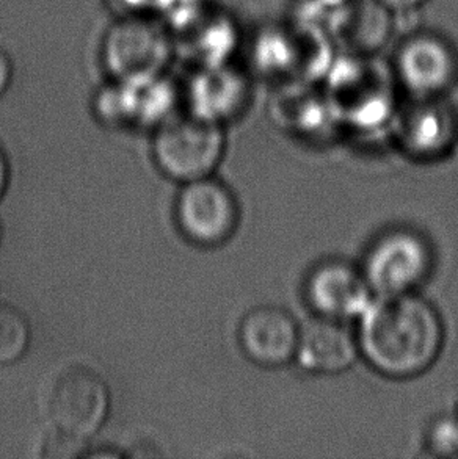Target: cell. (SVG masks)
Segmentation results:
<instances>
[{"mask_svg": "<svg viewBox=\"0 0 458 459\" xmlns=\"http://www.w3.org/2000/svg\"><path fill=\"white\" fill-rule=\"evenodd\" d=\"M359 320V353L388 378H413L426 372L445 341L438 312L415 293L374 297Z\"/></svg>", "mask_w": 458, "mask_h": 459, "instance_id": "6da1fadb", "label": "cell"}, {"mask_svg": "<svg viewBox=\"0 0 458 459\" xmlns=\"http://www.w3.org/2000/svg\"><path fill=\"white\" fill-rule=\"evenodd\" d=\"M432 265V248L421 234L394 230L372 243L359 268L375 297H397L415 292Z\"/></svg>", "mask_w": 458, "mask_h": 459, "instance_id": "7a4b0ae2", "label": "cell"}, {"mask_svg": "<svg viewBox=\"0 0 458 459\" xmlns=\"http://www.w3.org/2000/svg\"><path fill=\"white\" fill-rule=\"evenodd\" d=\"M224 151L220 125L195 115L165 121L153 144L154 159L162 171L184 184L211 176Z\"/></svg>", "mask_w": 458, "mask_h": 459, "instance_id": "3957f363", "label": "cell"}, {"mask_svg": "<svg viewBox=\"0 0 458 459\" xmlns=\"http://www.w3.org/2000/svg\"><path fill=\"white\" fill-rule=\"evenodd\" d=\"M101 52L113 81L140 79L163 73L172 60V41L157 22L132 14L107 30Z\"/></svg>", "mask_w": 458, "mask_h": 459, "instance_id": "277c9868", "label": "cell"}, {"mask_svg": "<svg viewBox=\"0 0 458 459\" xmlns=\"http://www.w3.org/2000/svg\"><path fill=\"white\" fill-rule=\"evenodd\" d=\"M110 394L92 368H65L50 387L48 414L57 431L87 441L106 422Z\"/></svg>", "mask_w": 458, "mask_h": 459, "instance_id": "5b68a950", "label": "cell"}, {"mask_svg": "<svg viewBox=\"0 0 458 459\" xmlns=\"http://www.w3.org/2000/svg\"><path fill=\"white\" fill-rule=\"evenodd\" d=\"M174 215L187 240L199 247H217L237 228L239 205L224 182L206 176L186 182L176 199Z\"/></svg>", "mask_w": 458, "mask_h": 459, "instance_id": "8992f818", "label": "cell"}, {"mask_svg": "<svg viewBox=\"0 0 458 459\" xmlns=\"http://www.w3.org/2000/svg\"><path fill=\"white\" fill-rule=\"evenodd\" d=\"M394 73L415 98H440L457 81V52L438 33L411 31L394 54Z\"/></svg>", "mask_w": 458, "mask_h": 459, "instance_id": "52a82bcc", "label": "cell"}, {"mask_svg": "<svg viewBox=\"0 0 458 459\" xmlns=\"http://www.w3.org/2000/svg\"><path fill=\"white\" fill-rule=\"evenodd\" d=\"M306 301L316 316L338 320L355 318L374 299L361 268L344 261H325L313 268L306 286Z\"/></svg>", "mask_w": 458, "mask_h": 459, "instance_id": "ba28073f", "label": "cell"}, {"mask_svg": "<svg viewBox=\"0 0 458 459\" xmlns=\"http://www.w3.org/2000/svg\"><path fill=\"white\" fill-rule=\"evenodd\" d=\"M300 325L285 309L260 306L242 318L239 342L248 359L264 367L287 364L297 353Z\"/></svg>", "mask_w": 458, "mask_h": 459, "instance_id": "9c48e42d", "label": "cell"}, {"mask_svg": "<svg viewBox=\"0 0 458 459\" xmlns=\"http://www.w3.org/2000/svg\"><path fill=\"white\" fill-rule=\"evenodd\" d=\"M358 354V337L346 320L316 316L300 326L295 358L310 372H344Z\"/></svg>", "mask_w": 458, "mask_h": 459, "instance_id": "30bf717a", "label": "cell"}, {"mask_svg": "<svg viewBox=\"0 0 458 459\" xmlns=\"http://www.w3.org/2000/svg\"><path fill=\"white\" fill-rule=\"evenodd\" d=\"M248 85L243 75L228 65L203 66L186 90L190 115L212 123H224L242 110L247 100Z\"/></svg>", "mask_w": 458, "mask_h": 459, "instance_id": "8fae6325", "label": "cell"}, {"mask_svg": "<svg viewBox=\"0 0 458 459\" xmlns=\"http://www.w3.org/2000/svg\"><path fill=\"white\" fill-rule=\"evenodd\" d=\"M401 134L410 150L421 154L446 148L454 134L449 107L440 98H415L403 112Z\"/></svg>", "mask_w": 458, "mask_h": 459, "instance_id": "7c38bea8", "label": "cell"}, {"mask_svg": "<svg viewBox=\"0 0 458 459\" xmlns=\"http://www.w3.org/2000/svg\"><path fill=\"white\" fill-rule=\"evenodd\" d=\"M350 6L341 22L347 41L363 54L377 52L394 30L392 10L378 0H361Z\"/></svg>", "mask_w": 458, "mask_h": 459, "instance_id": "4fadbf2b", "label": "cell"}, {"mask_svg": "<svg viewBox=\"0 0 458 459\" xmlns=\"http://www.w3.org/2000/svg\"><path fill=\"white\" fill-rule=\"evenodd\" d=\"M195 31L193 41L203 66L225 65L237 43L234 25L226 19L211 18L197 25Z\"/></svg>", "mask_w": 458, "mask_h": 459, "instance_id": "5bb4252c", "label": "cell"}, {"mask_svg": "<svg viewBox=\"0 0 458 459\" xmlns=\"http://www.w3.org/2000/svg\"><path fill=\"white\" fill-rule=\"evenodd\" d=\"M31 342V326L22 312L0 305V366H8L24 356Z\"/></svg>", "mask_w": 458, "mask_h": 459, "instance_id": "9a60e30c", "label": "cell"}, {"mask_svg": "<svg viewBox=\"0 0 458 459\" xmlns=\"http://www.w3.org/2000/svg\"><path fill=\"white\" fill-rule=\"evenodd\" d=\"M428 448L435 455L458 454V420L453 417L436 420L428 433Z\"/></svg>", "mask_w": 458, "mask_h": 459, "instance_id": "2e32d148", "label": "cell"}, {"mask_svg": "<svg viewBox=\"0 0 458 459\" xmlns=\"http://www.w3.org/2000/svg\"><path fill=\"white\" fill-rule=\"evenodd\" d=\"M84 442V439L75 436L56 431V436H52L48 441V446L44 447V455L50 458H75L82 454Z\"/></svg>", "mask_w": 458, "mask_h": 459, "instance_id": "e0dca14e", "label": "cell"}, {"mask_svg": "<svg viewBox=\"0 0 458 459\" xmlns=\"http://www.w3.org/2000/svg\"><path fill=\"white\" fill-rule=\"evenodd\" d=\"M124 5L132 10L134 14H143L145 12H162V8L167 4V0H121Z\"/></svg>", "mask_w": 458, "mask_h": 459, "instance_id": "ac0fdd59", "label": "cell"}, {"mask_svg": "<svg viewBox=\"0 0 458 459\" xmlns=\"http://www.w3.org/2000/svg\"><path fill=\"white\" fill-rule=\"evenodd\" d=\"M13 79V62L5 49L0 48V96L5 93Z\"/></svg>", "mask_w": 458, "mask_h": 459, "instance_id": "d6986e66", "label": "cell"}, {"mask_svg": "<svg viewBox=\"0 0 458 459\" xmlns=\"http://www.w3.org/2000/svg\"><path fill=\"white\" fill-rule=\"evenodd\" d=\"M383 5L388 6L392 12H413L418 6H421L427 0H378Z\"/></svg>", "mask_w": 458, "mask_h": 459, "instance_id": "ffe728a7", "label": "cell"}, {"mask_svg": "<svg viewBox=\"0 0 458 459\" xmlns=\"http://www.w3.org/2000/svg\"><path fill=\"white\" fill-rule=\"evenodd\" d=\"M6 180H8V163H6L5 152L0 148V196L5 190Z\"/></svg>", "mask_w": 458, "mask_h": 459, "instance_id": "44dd1931", "label": "cell"}, {"mask_svg": "<svg viewBox=\"0 0 458 459\" xmlns=\"http://www.w3.org/2000/svg\"><path fill=\"white\" fill-rule=\"evenodd\" d=\"M322 5L335 6V8H342V6H348L352 4V0H319Z\"/></svg>", "mask_w": 458, "mask_h": 459, "instance_id": "7402d4cb", "label": "cell"}, {"mask_svg": "<svg viewBox=\"0 0 458 459\" xmlns=\"http://www.w3.org/2000/svg\"><path fill=\"white\" fill-rule=\"evenodd\" d=\"M0 238H2V224H0Z\"/></svg>", "mask_w": 458, "mask_h": 459, "instance_id": "603a6c76", "label": "cell"}]
</instances>
